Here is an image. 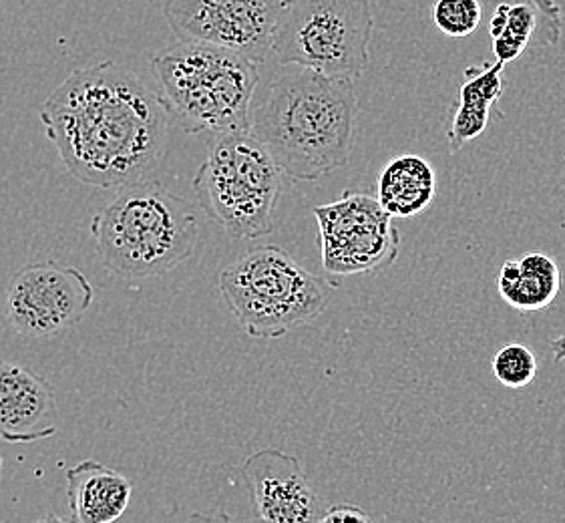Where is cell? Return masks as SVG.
<instances>
[{"label":"cell","mask_w":565,"mask_h":523,"mask_svg":"<svg viewBox=\"0 0 565 523\" xmlns=\"http://www.w3.org/2000/svg\"><path fill=\"white\" fill-rule=\"evenodd\" d=\"M244 478L258 523H317L330 508L308 483L300 461L280 449L252 453Z\"/></svg>","instance_id":"8fae6325"},{"label":"cell","mask_w":565,"mask_h":523,"mask_svg":"<svg viewBox=\"0 0 565 523\" xmlns=\"http://www.w3.org/2000/svg\"><path fill=\"white\" fill-rule=\"evenodd\" d=\"M159 97L185 134L249 131L258 63L226 49L185 43L151 57Z\"/></svg>","instance_id":"277c9868"},{"label":"cell","mask_w":565,"mask_h":523,"mask_svg":"<svg viewBox=\"0 0 565 523\" xmlns=\"http://www.w3.org/2000/svg\"><path fill=\"white\" fill-rule=\"evenodd\" d=\"M58 429L55 388L26 366L0 361V439L34 444Z\"/></svg>","instance_id":"7c38bea8"},{"label":"cell","mask_w":565,"mask_h":523,"mask_svg":"<svg viewBox=\"0 0 565 523\" xmlns=\"http://www.w3.org/2000/svg\"><path fill=\"white\" fill-rule=\"evenodd\" d=\"M280 0H166L163 14L185 43L226 49L254 63L274 53Z\"/></svg>","instance_id":"9c48e42d"},{"label":"cell","mask_w":565,"mask_h":523,"mask_svg":"<svg viewBox=\"0 0 565 523\" xmlns=\"http://www.w3.org/2000/svg\"><path fill=\"white\" fill-rule=\"evenodd\" d=\"M95 300L85 274L55 260L21 268L7 288L4 308L12 329L24 337H55L75 327Z\"/></svg>","instance_id":"30bf717a"},{"label":"cell","mask_w":565,"mask_h":523,"mask_svg":"<svg viewBox=\"0 0 565 523\" xmlns=\"http://www.w3.org/2000/svg\"><path fill=\"white\" fill-rule=\"evenodd\" d=\"M437 194V175L420 156H398L386 163L379 178L376 200L393 217L423 214Z\"/></svg>","instance_id":"e0dca14e"},{"label":"cell","mask_w":565,"mask_h":523,"mask_svg":"<svg viewBox=\"0 0 565 523\" xmlns=\"http://www.w3.org/2000/svg\"><path fill=\"white\" fill-rule=\"evenodd\" d=\"M373 31L371 0H288L274 55L280 65L356 83L369 65Z\"/></svg>","instance_id":"52a82bcc"},{"label":"cell","mask_w":565,"mask_h":523,"mask_svg":"<svg viewBox=\"0 0 565 523\" xmlns=\"http://www.w3.org/2000/svg\"><path fill=\"white\" fill-rule=\"evenodd\" d=\"M562 31V11L554 0H499L489 33L495 57L503 65L525 53L530 43L555 45Z\"/></svg>","instance_id":"4fadbf2b"},{"label":"cell","mask_w":565,"mask_h":523,"mask_svg":"<svg viewBox=\"0 0 565 523\" xmlns=\"http://www.w3.org/2000/svg\"><path fill=\"white\" fill-rule=\"evenodd\" d=\"M356 119L354 81L280 65L252 103L249 134L266 146L286 178L312 182L349 163Z\"/></svg>","instance_id":"7a4b0ae2"},{"label":"cell","mask_w":565,"mask_h":523,"mask_svg":"<svg viewBox=\"0 0 565 523\" xmlns=\"http://www.w3.org/2000/svg\"><path fill=\"white\" fill-rule=\"evenodd\" d=\"M280 2H282V4H286V2H288V0H280Z\"/></svg>","instance_id":"d4e9b609"},{"label":"cell","mask_w":565,"mask_h":523,"mask_svg":"<svg viewBox=\"0 0 565 523\" xmlns=\"http://www.w3.org/2000/svg\"><path fill=\"white\" fill-rule=\"evenodd\" d=\"M312 214L328 276L381 273L395 264L401 234L376 195L347 192L339 202L317 205Z\"/></svg>","instance_id":"ba28073f"},{"label":"cell","mask_w":565,"mask_h":523,"mask_svg":"<svg viewBox=\"0 0 565 523\" xmlns=\"http://www.w3.org/2000/svg\"><path fill=\"white\" fill-rule=\"evenodd\" d=\"M284 171L249 131L220 134L193 178V192L207 217L232 239H258L274 232V210Z\"/></svg>","instance_id":"8992f818"},{"label":"cell","mask_w":565,"mask_h":523,"mask_svg":"<svg viewBox=\"0 0 565 523\" xmlns=\"http://www.w3.org/2000/svg\"><path fill=\"white\" fill-rule=\"evenodd\" d=\"M90 232L107 273L148 280L192 258L200 224L188 200L143 180L119 188L93 217Z\"/></svg>","instance_id":"3957f363"},{"label":"cell","mask_w":565,"mask_h":523,"mask_svg":"<svg viewBox=\"0 0 565 523\" xmlns=\"http://www.w3.org/2000/svg\"><path fill=\"white\" fill-rule=\"evenodd\" d=\"M0 478H2V457H0Z\"/></svg>","instance_id":"cb8c5ba5"},{"label":"cell","mask_w":565,"mask_h":523,"mask_svg":"<svg viewBox=\"0 0 565 523\" xmlns=\"http://www.w3.org/2000/svg\"><path fill=\"white\" fill-rule=\"evenodd\" d=\"M479 0H437L433 7L435 26L447 36H469L481 24Z\"/></svg>","instance_id":"d6986e66"},{"label":"cell","mask_w":565,"mask_h":523,"mask_svg":"<svg viewBox=\"0 0 565 523\" xmlns=\"http://www.w3.org/2000/svg\"><path fill=\"white\" fill-rule=\"evenodd\" d=\"M220 295L252 339H280L324 312L332 288L278 246H258L226 266Z\"/></svg>","instance_id":"5b68a950"},{"label":"cell","mask_w":565,"mask_h":523,"mask_svg":"<svg viewBox=\"0 0 565 523\" xmlns=\"http://www.w3.org/2000/svg\"><path fill=\"white\" fill-rule=\"evenodd\" d=\"M34 523H75V522H68V520H65V517H61V515H57V513H46V515H43L41 520H36Z\"/></svg>","instance_id":"603a6c76"},{"label":"cell","mask_w":565,"mask_h":523,"mask_svg":"<svg viewBox=\"0 0 565 523\" xmlns=\"http://www.w3.org/2000/svg\"><path fill=\"white\" fill-rule=\"evenodd\" d=\"M550 346H552V351H554L555 363H562V361H565V332L562 337H557V339L550 342Z\"/></svg>","instance_id":"7402d4cb"},{"label":"cell","mask_w":565,"mask_h":523,"mask_svg":"<svg viewBox=\"0 0 565 523\" xmlns=\"http://www.w3.org/2000/svg\"><path fill=\"white\" fill-rule=\"evenodd\" d=\"M68 510L75 523H115L129 508L134 485L99 461H81L65 473Z\"/></svg>","instance_id":"5bb4252c"},{"label":"cell","mask_w":565,"mask_h":523,"mask_svg":"<svg viewBox=\"0 0 565 523\" xmlns=\"http://www.w3.org/2000/svg\"><path fill=\"white\" fill-rule=\"evenodd\" d=\"M317 523H374L373 517L364 512L359 505L351 503H339L330 505L327 513Z\"/></svg>","instance_id":"ffe728a7"},{"label":"cell","mask_w":565,"mask_h":523,"mask_svg":"<svg viewBox=\"0 0 565 523\" xmlns=\"http://www.w3.org/2000/svg\"><path fill=\"white\" fill-rule=\"evenodd\" d=\"M41 121L79 182L114 190L143 182L168 146L170 114L159 93L114 61L77 68L49 95Z\"/></svg>","instance_id":"6da1fadb"},{"label":"cell","mask_w":565,"mask_h":523,"mask_svg":"<svg viewBox=\"0 0 565 523\" xmlns=\"http://www.w3.org/2000/svg\"><path fill=\"white\" fill-rule=\"evenodd\" d=\"M503 67L505 65L501 61H495L465 71L463 85L457 93L451 109V121L447 129V139L452 149L463 148L467 141L486 131L491 107L499 102L503 93Z\"/></svg>","instance_id":"9a60e30c"},{"label":"cell","mask_w":565,"mask_h":523,"mask_svg":"<svg viewBox=\"0 0 565 523\" xmlns=\"http://www.w3.org/2000/svg\"><path fill=\"white\" fill-rule=\"evenodd\" d=\"M188 523H232L226 513H193Z\"/></svg>","instance_id":"44dd1931"},{"label":"cell","mask_w":565,"mask_h":523,"mask_svg":"<svg viewBox=\"0 0 565 523\" xmlns=\"http://www.w3.org/2000/svg\"><path fill=\"white\" fill-rule=\"evenodd\" d=\"M493 375L503 387L525 388L537 376V359L525 344L511 342L495 354Z\"/></svg>","instance_id":"ac0fdd59"},{"label":"cell","mask_w":565,"mask_h":523,"mask_svg":"<svg viewBox=\"0 0 565 523\" xmlns=\"http://www.w3.org/2000/svg\"><path fill=\"white\" fill-rule=\"evenodd\" d=\"M559 286L562 273L557 262L542 252L508 260L499 270V295L521 312L547 310L559 295Z\"/></svg>","instance_id":"2e32d148"}]
</instances>
